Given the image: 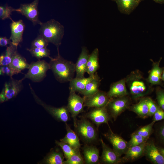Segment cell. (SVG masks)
<instances>
[{"label": "cell", "mask_w": 164, "mask_h": 164, "mask_svg": "<svg viewBox=\"0 0 164 164\" xmlns=\"http://www.w3.org/2000/svg\"><path fill=\"white\" fill-rule=\"evenodd\" d=\"M57 55L50 58V70L56 79L60 83L70 82L73 78L76 72L75 64L62 57L57 50Z\"/></svg>", "instance_id": "1"}, {"label": "cell", "mask_w": 164, "mask_h": 164, "mask_svg": "<svg viewBox=\"0 0 164 164\" xmlns=\"http://www.w3.org/2000/svg\"><path fill=\"white\" fill-rule=\"evenodd\" d=\"M125 79L128 90L134 99L142 98L152 91L150 84L138 70L132 72Z\"/></svg>", "instance_id": "2"}, {"label": "cell", "mask_w": 164, "mask_h": 164, "mask_svg": "<svg viewBox=\"0 0 164 164\" xmlns=\"http://www.w3.org/2000/svg\"><path fill=\"white\" fill-rule=\"evenodd\" d=\"M39 29V34L59 49L64 34L63 26L58 21L52 19L42 23Z\"/></svg>", "instance_id": "3"}, {"label": "cell", "mask_w": 164, "mask_h": 164, "mask_svg": "<svg viewBox=\"0 0 164 164\" xmlns=\"http://www.w3.org/2000/svg\"><path fill=\"white\" fill-rule=\"evenodd\" d=\"M73 120L74 131L83 142L90 144L97 140L98 137L97 130L87 118L82 116L79 120L76 118Z\"/></svg>", "instance_id": "4"}, {"label": "cell", "mask_w": 164, "mask_h": 164, "mask_svg": "<svg viewBox=\"0 0 164 164\" xmlns=\"http://www.w3.org/2000/svg\"><path fill=\"white\" fill-rule=\"evenodd\" d=\"M49 63L44 60H38L29 64L28 71L22 79H28L33 82H39L46 76V73L50 70Z\"/></svg>", "instance_id": "5"}, {"label": "cell", "mask_w": 164, "mask_h": 164, "mask_svg": "<svg viewBox=\"0 0 164 164\" xmlns=\"http://www.w3.org/2000/svg\"><path fill=\"white\" fill-rule=\"evenodd\" d=\"M23 80H16L11 77L6 82L0 94V101L3 103L15 97L22 90Z\"/></svg>", "instance_id": "6"}, {"label": "cell", "mask_w": 164, "mask_h": 164, "mask_svg": "<svg viewBox=\"0 0 164 164\" xmlns=\"http://www.w3.org/2000/svg\"><path fill=\"white\" fill-rule=\"evenodd\" d=\"M130 100L127 96L112 98L106 107L112 118L115 121L122 112L128 109Z\"/></svg>", "instance_id": "7"}, {"label": "cell", "mask_w": 164, "mask_h": 164, "mask_svg": "<svg viewBox=\"0 0 164 164\" xmlns=\"http://www.w3.org/2000/svg\"><path fill=\"white\" fill-rule=\"evenodd\" d=\"M108 132L103 135L112 145L113 149L119 156L125 154L129 148L128 142L125 141L121 137L114 133L109 125Z\"/></svg>", "instance_id": "8"}, {"label": "cell", "mask_w": 164, "mask_h": 164, "mask_svg": "<svg viewBox=\"0 0 164 164\" xmlns=\"http://www.w3.org/2000/svg\"><path fill=\"white\" fill-rule=\"evenodd\" d=\"M39 0H34L30 3L21 4L19 7L15 9L17 12L24 16L31 21L34 25H40L42 22L39 19L38 5Z\"/></svg>", "instance_id": "9"}, {"label": "cell", "mask_w": 164, "mask_h": 164, "mask_svg": "<svg viewBox=\"0 0 164 164\" xmlns=\"http://www.w3.org/2000/svg\"><path fill=\"white\" fill-rule=\"evenodd\" d=\"M84 106L88 108H100L106 107L111 99L107 93L99 90L94 94L84 96Z\"/></svg>", "instance_id": "10"}, {"label": "cell", "mask_w": 164, "mask_h": 164, "mask_svg": "<svg viewBox=\"0 0 164 164\" xmlns=\"http://www.w3.org/2000/svg\"><path fill=\"white\" fill-rule=\"evenodd\" d=\"M85 117L91 120L97 128L103 123L108 124V122L112 118L109 113L106 107L100 108H92L87 113Z\"/></svg>", "instance_id": "11"}, {"label": "cell", "mask_w": 164, "mask_h": 164, "mask_svg": "<svg viewBox=\"0 0 164 164\" xmlns=\"http://www.w3.org/2000/svg\"><path fill=\"white\" fill-rule=\"evenodd\" d=\"M31 92L36 101L57 120L63 122H66L70 119V113L67 106L55 108L48 106L44 103L38 98L33 89H32Z\"/></svg>", "instance_id": "12"}, {"label": "cell", "mask_w": 164, "mask_h": 164, "mask_svg": "<svg viewBox=\"0 0 164 164\" xmlns=\"http://www.w3.org/2000/svg\"><path fill=\"white\" fill-rule=\"evenodd\" d=\"M67 107L73 120L75 119L79 114L84 111L83 98L76 92L70 91Z\"/></svg>", "instance_id": "13"}, {"label": "cell", "mask_w": 164, "mask_h": 164, "mask_svg": "<svg viewBox=\"0 0 164 164\" xmlns=\"http://www.w3.org/2000/svg\"><path fill=\"white\" fill-rule=\"evenodd\" d=\"M100 142L102 148V153L100 157V163L105 164H119L123 163L122 157L119 156L101 138Z\"/></svg>", "instance_id": "14"}, {"label": "cell", "mask_w": 164, "mask_h": 164, "mask_svg": "<svg viewBox=\"0 0 164 164\" xmlns=\"http://www.w3.org/2000/svg\"><path fill=\"white\" fill-rule=\"evenodd\" d=\"M144 156L154 164H164V158L153 141L146 142L144 150Z\"/></svg>", "instance_id": "15"}, {"label": "cell", "mask_w": 164, "mask_h": 164, "mask_svg": "<svg viewBox=\"0 0 164 164\" xmlns=\"http://www.w3.org/2000/svg\"><path fill=\"white\" fill-rule=\"evenodd\" d=\"M12 21L10 24L11 34L9 39L13 45L18 47L22 41L25 25L21 19L16 21Z\"/></svg>", "instance_id": "16"}, {"label": "cell", "mask_w": 164, "mask_h": 164, "mask_svg": "<svg viewBox=\"0 0 164 164\" xmlns=\"http://www.w3.org/2000/svg\"><path fill=\"white\" fill-rule=\"evenodd\" d=\"M90 55L87 48L85 46L82 47L81 53L75 63L76 77L81 78L84 77Z\"/></svg>", "instance_id": "17"}, {"label": "cell", "mask_w": 164, "mask_h": 164, "mask_svg": "<svg viewBox=\"0 0 164 164\" xmlns=\"http://www.w3.org/2000/svg\"><path fill=\"white\" fill-rule=\"evenodd\" d=\"M85 163L98 164L100 163L99 149L95 146L85 144L82 148Z\"/></svg>", "instance_id": "18"}, {"label": "cell", "mask_w": 164, "mask_h": 164, "mask_svg": "<svg viewBox=\"0 0 164 164\" xmlns=\"http://www.w3.org/2000/svg\"><path fill=\"white\" fill-rule=\"evenodd\" d=\"M107 93L111 99L128 95L129 93L126 87L125 78L112 84Z\"/></svg>", "instance_id": "19"}, {"label": "cell", "mask_w": 164, "mask_h": 164, "mask_svg": "<svg viewBox=\"0 0 164 164\" xmlns=\"http://www.w3.org/2000/svg\"><path fill=\"white\" fill-rule=\"evenodd\" d=\"M146 142L129 147L124 156L122 157L123 163L133 162L144 156V148Z\"/></svg>", "instance_id": "20"}, {"label": "cell", "mask_w": 164, "mask_h": 164, "mask_svg": "<svg viewBox=\"0 0 164 164\" xmlns=\"http://www.w3.org/2000/svg\"><path fill=\"white\" fill-rule=\"evenodd\" d=\"M161 59L162 58H161L158 61L153 62L152 68L147 79L151 84L161 85V77L164 70L163 68L159 66Z\"/></svg>", "instance_id": "21"}, {"label": "cell", "mask_w": 164, "mask_h": 164, "mask_svg": "<svg viewBox=\"0 0 164 164\" xmlns=\"http://www.w3.org/2000/svg\"><path fill=\"white\" fill-rule=\"evenodd\" d=\"M66 126L67 133L64 138L60 140V141L67 144L75 149L80 150L81 144L79 137L67 124Z\"/></svg>", "instance_id": "22"}, {"label": "cell", "mask_w": 164, "mask_h": 164, "mask_svg": "<svg viewBox=\"0 0 164 164\" xmlns=\"http://www.w3.org/2000/svg\"><path fill=\"white\" fill-rule=\"evenodd\" d=\"M99 67V50L95 49L90 54L87 63L86 69L89 76L94 77Z\"/></svg>", "instance_id": "23"}, {"label": "cell", "mask_w": 164, "mask_h": 164, "mask_svg": "<svg viewBox=\"0 0 164 164\" xmlns=\"http://www.w3.org/2000/svg\"><path fill=\"white\" fill-rule=\"evenodd\" d=\"M94 76L81 78H73L69 82L70 91L77 92L80 94L84 89L87 84L93 78Z\"/></svg>", "instance_id": "24"}, {"label": "cell", "mask_w": 164, "mask_h": 164, "mask_svg": "<svg viewBox=\"0 0 164 164\" xmlns=\"http://www.w3.org/2000/svg\"><path fill=\"white\" fill-rule=\"evenodd\" d=\"M128 109L142 118L145 119L149 117V108L145 98H142L137 103L130 106Z\"/></svg>", "instance_id": "25"}, {"label": "cell", "mask_w": 164, "mask_h": 164, "mask_svg": "<svg viewBox=\"0 0 164 164\" xmlns=\"http://www.w3.org/2000/svg\"><path fill=\"white\" fill-rule=\"evenodd\" d=\"M141 0H114L122 13L129 14L138 6Z\"/></svg>", "instance_id": "26"}, {"label": "cell", "mask_w": 164, "mask_h": 164, "mask_svg": "<svg viewBox=\"0 0 164 164\" xmlns=\"http://www.w3.org/2000/svg\"><path fill=\"white\" fill-rule=\"evenodd\" d=\"M101 81V79L96 72L93 78L88 83L84 89L80 94L84 96H86L96 93L99 90Z\"/></svg>", "instance_id": "27"}, {"label": "cell", "mask_w": 164, "mask_h": 164, "mask_svg": "<svg viewBox=\"0 0 164 164\" xmlns=\"http://www.w3.org/2000/svg\"><path fill=\"white\" fill-rule=\"evenodd\" d=\"M29 64L26 59L17 52L13 56L9 66L20 73L22 70L28 69Z\"/></svg>", "instance_id": "28"}, {"label": "cell", "mask_w": 164, "mask_h": 164, "mask_svg": "<svg viewBox=\"0 0 164 164\" xmlns=\"http://www.w3.org/2000/svg\"><path fill=\"white\" fill-rule=\"evenodd\" d=\"M17 47L12 43L7 46L5 51L0 56V66L9 65L10 64L13 56L18 52Z\"/></svg>", "instance_id": "29"}, {"label": "cell", "mask_w": 164, "mask_h": 164, "mask_svg": "<svg viewBox=\"0 0 164 164\" xmlns=\"http://www.w3.org/2000/svg\"><path fill=\"white\" fill-rule=\"evenodd\" d=\"M31 55L38 60H40L43 57L50 58V51L47 48H34L31 47L27 48Z\"/></svg>", "instance_id": "30"}, {"label": "cell", "mask_w": 164, "mask_h": 164, "mask_svg": "<svg viewBox=\"0 0 164 164\" xmlns=\"http://www.w3.org/2000/svg\"><path fill=\"white\" fill-rule=\"evenodd\" d=\"M64 157L63 154L59 152H53L47 158L46 163L49 164H64Z\"/></svg>", "instance_id": "31"}, {"label": "cell", "mask_w": 164, "mask_h": 164, "mask_svg": "<svg viewBox=\"0 0 164 164\" xmlns=\"http://www.w3.org/2000/svg\"><path fill=\"white\" fill-rule=\"evenodd\" d=\"M56 143L62 149L66 159L80 151L73 149L67 144L61 141H56Z\"/></svg>", "instance_id": "32"}, {"label": "cell", "mask_w": 164, "mask_h": 164, "mask_svg": "<svg viewBox=\"0 0 164 164\" xmlns=\"http://www.w3.org/2000/svg\"><path fill=\"white\" fill-rule=\"evenodd\" d=\"M155 122L152 121L151 123L141 127L134 132L144 137L149 138L153 132V127Z\"/></svg>", "instance_id": "33"}, {"label": "cell", "mask_w": 164, "mask_h": 164, "mask_svg": "<svg viewBox=\"0 0 164 164\" xmlns=\"http://www.w3.org/2000/svg\"><path fill=\"white\" fill-rule=\"evenodd\" d=\"M149 138L144 137L135 132L132 133L130 140L128 142L129 148L146 142Z\"/></svg>", "instance_id": "34"}, {"label": "cell", "mask_w": 164, "mask_h": 164, "mask_svg": "<svg viewBox=\"0 0 164 164\" xmlns=\"http://www.w3.org/2000/svg\"><path fill=\"white\" fill-rule=\"evenodd\" d=\"M15 9L9 6L7 4L4 6H0V18L3 20L6 19H10L12 20L11 15L12 12L15 11Z\"/></svg>", "instance_id": "35"}, {"label": "cell", "mask_w": 164, "mask_h": 164, "mask_svg": "<svg viewBox=\"0 0 164 164\" xmlns=\"http://www.w3.org/2000/svg\"><path fill=\"white\" fill-rule=\"evenodd\" d=\"M49 43L43 37L39 34L32 42L31 47L38 48H47Z\"/></svg>", "instance_id": "36"}, {"label": "cell", "mask_w": 164, "mask_h": 164, "mask_svg": "<svg viewBox=\"0 0 164 164\" xmlns=\"http://www.w3.org/2000/svg\"><path fill=\"white\" fill-rule=\"evenodd\" d=\"M84 159L81 156L80 151L73 155L64 161V164H83Z\"/></svg>", "instance_id": "37"}, {"label": "cell", "mask_w": 164, "mask_h": 164, "mask_svg": "<svg viewBox=\"0 0 164 164\" xmlns=\"http://www.w3.org/2000/svg\"><path fill=\"white\" fill-rule=\"evenodd\" d=\"M19 73L16 70L11 68L9 65L0 66V75L3 76H7L10 78L15 74Z\"/></svg>", "instance_id": "38"}, {"label": "cell", "mask_w": 164, "mask_h": 164, "mask_svg": "<svg viewBox=\"0 0 164 164\" xmlns=\"http://www.w3.org/2000/svg\"><path fill=\"white\" fill-rule=\"evenodd\" d=\"M156 94L158 105L164 111V89L157 88L156 89Z\"/></svg>", "instance_id": "39"}, {"label": "cell", "mask_w": 164, "mask_h": 164, "mask_svg": "<svg viewBox=\"0 0 164 164\" xmlns=\"http://www.w3.org/2000/svg\"><path fill=\"white\" fill-rule=\"evenodd\" d=\"M145 100L149 108V117H151L153 116L157 111L158 108V105L156 104L150 97L146 98Z\"/></svg>", "instance_id": "40"}, {"label": "cell", "mask_w": 164, "mask_h": 164, "mask_svg": "<svg viewBox=\"0 0 164 164\" xmlns=\"http://www.w3.org/2000/svg\"><path fill=\"white\" fill-rule=\"evenodd\" d=\"M156 135L159 142L164 145V121L159 125Z\"/></svg>", "instance_id": "41"}, {"label": "cell", "mask_w": 164, "mask_h": 164, "mask_svg": "<svg viewBox=\"0 0 164 164\" xmlns=\"http://www.w3.org/2000/svg\"><path fill=\"white\" fill-rule=\"evenodd\" d=\"M153 116V121L155 122L163 120L164 119V111L158 106L157 111Z\"/></svg>", "instance_id": "42"}, {"label": "cell", "mask_w": 164, "mask_h": 164, "mask_svg": "<svg viewBox=\"0 0 164 164\" xmlns=\"http://www.w3.org/2000/svg\"><path fill=\"white\" fill-rule=\"evenodd\" d=\"M12 42L9 39H8L6 37H0V46L1 47L7 46L10 45Z\"/></svg>", "instance_id": "43"}, {"label": "cell", "mask_w": 164, "mask_h": 164, "mask_svg": "<svg viewBox=\"0 0 164 164\" xmlns=\"http://www.w3.org/2000/svg\"><path fill=\"white\" fill-rule=\"evenodd\" d=\"M158 148L161 154L164 158V148L161 147H158Z\"/></svg>", "instance_id": "44"}, {"label": "cell", "mask_w": 164, "mask_h": 164, "mask_svg": "<svg viewBox=\"0 0 164 164\" xmlns=\"http://www.w3.org/2000/svg\"><path fill=\"white\" fill-rule=\"evenodd\" d=\"M158 3H164V0H152Z\"/></svg>", "instance_id": "45"}, {"label": "cell", "mask_w": 164, "mask_h": 164, "mask_svg": "<svg viewBox=\"0 0 164 164\" xmlns=\"http://www.w3.org/2000/svg\"><path fill=\"white\" fill-rule=\"evenodd\" d=\"M162 80L164 82V70L163 71L162 77H161Z\"/></svg>", "instance_id": "46"}, {"label": "cell", "mask_w": 164, "mask_h": 164, "mask_svg": "<svg viewBox=\"0 0 164 164\" xmlns=\"http://www.w3.org/2000/svg\"><path fill=\"white\" fill-rule=\"evenodd\" d=\"M113 0L114 1V0Z\"/></svg>", "instance_id": "47"}]
</instances>
